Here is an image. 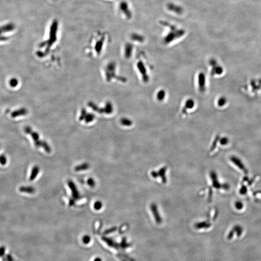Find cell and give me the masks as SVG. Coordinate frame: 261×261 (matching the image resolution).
<instances>
[{"mask_svg":"<svg viewBox=\"0 0 261 261\" xmlns=\"http://www.w3.org/2000/svg\"><path fill=\"white\" fill-rule=\"evenodd\" d=\"M166 97V92L165 90L161 89L158 90L156 95V98L158 101L160 102H163Z\"/></svg>","mask_w":261,"mask_h":261,"instance_id":"7c38bea8","label":"cell"},{"mask_svg":"<svg viewBox=\"0 0 261 261\" xmlns=\"http://www.w3.org/2000/svg\"><path fill=\"white\" fill-rule=\"evenodd\" d=\"M119 8L122 13L127 19H131L133 17V13L130 9L129 3L126 1H122L119 5Z\"/></svg>","mask_w":261,"mask_h":261,"instance_id":"3957f363","label":"cell"},{"mask_svg":"<svg viewBox=\"0 0 261 261\" xmlns=\"http://www.w3.org/2000/svg\"><path fill=\"white\" fill-rule=\"evenodd\" d=\"M69 182V184L70 187L71 188V190L72 191L73 195L74 196L75 199H77L79 198V193H78V191L77 190L76 187L74 184V183H73L72 182Z\"/></svg>","mask_w":261,"mask_h":261,"instance_id":"2e32d148","label":"cell"},{"mask_svg":"<svg viewBox=\"0 0 261 261\" xmlns=\"http://www.w3.org/2000/svg\"><path fill=\"white\" fill-rule=\"evenodd\" d=\"M88 184L91 187H93V186H95V182L92 179H89V180H88Z\"/></svg>","mask_w":261,"mask_h":261,"instance_id":"484cf974","label":"cell"},{"mask_svg":"<svg viewBox=\"0 0 261 261\" xmlns=\"http://www.w3.org/2000/svg\"><path fill=\"white\" fill-rule=\"evenodd\" d=\"M7 163V158L5 155L0 156V164L2 165H5Z\"/></svg>","mask_w":261,"mask_h":261,"instance_id":"ffe728a7","label":"cell"},{"mask_svg":"<svg viewBox=\"0 0 261 261\" xmlns=\"http://www.w3.org/2000/svg\"><path fill=\"white\" fill-rule=\"evenodd\" d=\"M94 261H101V260L100 258H96V259Z\"/></svg>","mask_w":261,"mask_h":261,"instance_id":"83f0119b","label":"cell"},{"mask_svg":"<svg viewBox=\"0 0 261 261\" xmlns=\"http://www.w3.org/2000/svg\"><path fill=\"white\" fill-rule=\"evenodd\" d=\"M24 132L27 134H30L31 137L34 142V144L36 147L38 148H42L45 149L46 152L49 153L51 151L50 147L49 146L46 142L40 140V136L38 133L32 130L30 127L27 126L24 128Z\"/></svg>","mask_w":261,"mask_h":261,"instance_id":"7a4b0ae2","label":"cell"},{"mask_svg":"<svg viewBox=\"0 0 261 261\" xmlns=\"http://www.w3.org/2000/svg\"><path fill=\"white\" fill-rule=\"evenodd\" d=\"M166 8L168 11L176 14L177 15H182L184 13V8L180 5L173 2H169L167 3Z\"/></svg>","mask_w":261,"mask_h":261,"instance_id":"8992f818","label":"cell"},{"mask_svg":"<svg viewBox=\"0 0 261 261\" xmlns=\"http://www.w3.org/2000/svg\"><path fill=\"white\" fill-rule=\"evenodd\" d=\"M136 67L139 72L142 76L143 82H148L149 80V76L148 75L146 67L142 61H138L136 64Z\"/></svg>","mask_w":261,"mask_h":261,"instance_id":"5b68a950","label":"cell"},{"mask_svg":"<svg viewBox=\"0 0 261 261\" xmlns=\"http://www.w3.org/2000/svg\"><path fill=\"white\" fill-rule=\"evenodd\" d=\"M27 113H28V111L25 108H21V109L16 110L15 111H13V113L11 114V116L12 118H15L16 117H20V116L26 115Z\"/></svg>","mask_w":261,"mask_h":261,"instance_id":"4fadbf2b","label":"cell"},{"mask_svg":"<svg viewBox=\"0 0 261 261\" xmlns=\"http://www.w3.org/2000/svg\"><path fill=\"white\" fill-rule=\"evenodd\" d=\"M115 68H116V65L115 64V63L111 62V63H110L109 64H108L107 68L106 69L108 71L105 73L108 80L111 79L114 77V75H115Z\"/></svg>","mask_w":261,"mask_h":261,"instance_id":"ba28073f","label":"cell"},{"mask_svg":"<svg viewBox=\"0 0 261 261\" xmlns=\"http://www.w3.org/2000/svg\"><path fill=\"white\" fill-rule=\"evenodd\" d=\"M9 86H10L11 87H13V88L16 87L18 85V80L15 78L11 79L9 81Z\"/></svg>","mask_w":261,"mask_h":261,"instance_id":"d6986e66","label":"cell"},{"mask_svg":"<svg viewBox=\"0 0 261 261\" xmlns=\"http://www.w3.org/2000/svg\"><path fill=\"white\" fill-rule=\"evenodd\" d=\"M102 203L100 202H96L94 205L95 208L96 210H100V208H102Z\"/></svg>","mask_w":261,"mask_h":261,"instance_id":"cb8c5ba5","label":"cell"},{"mask_svg":"<svg viewBox=\"0 0 261 261\" xmlns=\"http://www.w3.org/2000/svg\"><path fill=\"white\" fill-rule=\"evenodd\" d=\"M5 248L3 247H1L0 248V256H3L5 252Z\"/></svg>","mask_w":261,"mask_h":261,"instance_id":"4316f807","label":"cell"},{"mask_svg":"<svg viewBox=\"0 0 261 261\" xmlns=\"http://www.w3.org/2000/svg\"><path fill=\"white\" fill-rule=\"evenodd\" d=\"M195 106V102L192 98H188L184 103V106L182 109V113L184 114L187 110H190L193 109Z\"/></svg>","mask_w":261,"mask_h":261,"instance_id":"52a82bcc","label":"cell"},{"mask_svg":"<svg viewBox=\"0 0 261 261\" xmlns=\"http://www.w3.org/2000/svg\"><path fill=\"white\" fill-rule=\"evenodd\" d=\"M88 164H83L82 165L77 166L75 168L76 171H81V170L86 169L88 167Z\"/></svg>","mask_w":261,"mask_h":261,"instance_id":"44dd1931","label":"cell"},{"mask_svg":"<svg viewBox=\"0 0 261 261\" xmlns=\"http://www.w3.org/2000/svg\"><path fill=\"white\" fill-rule=\"evenodd\" d=\"M134 48V45L132 43H128L126 44L124 49V55L126 59H129L131 57L133 54Z\"/></svg>","mask_w":261,"mask_h":261,"instance_id":"9c48e42d","label":"cell"},{"mask_svg":"<svg viewBox=\"0 0 261 261\" xmlns=\"http://www.w3.org/2000/svg\"><path fill=\"white\" fill-rule=\"evenodd\" d=\"M19 191L22 192H26V193H33L35 192V189L34 188L32 187H24L22 186L19 189Z\"/></svg>","mask_w":261,"mask_h":261,"instance_id":"e0dca14e","label":"cell"},{"mask_svg":"<svg viewBox=\"0 0 261 261\" xmlns=\"http://www.w3.org/2000/svg\"><path fill=\"white\" fill-rule=\"evenodd\" d=\"M211 73L212 75H221L223 73L224 69L221 65H219L217 64V65H215L214 66L211 67Z\"/></svg>","mask_w":261,"mask_h":261,"instance_id":"30bf717a","label":"cell"},{"mask_svg":"<svg viewBox=\"0 0 261 261\" xmlns=\"http://www.w3.org/2000/svg\"><path fill=\"white\" fill-rule=\"evenodd\" d=\"M209 64H210V66L213 67L215 66V65H217V64H218V62H217L216 60L213 59V58H212L211 59H210V61H209Z\"/></svg>","mask_w":261,"mask_h":261,"instance_id":"7402d4cb","label":"cell"},{"mask_svg":"<svg viewBox=\"0 0 261 261\" xmlns=\"http://www.w3.org/2000/svg\"><path fill=\"white\" fill-rule=\"evenodd\" d=\"M38 172L39 168L38 167L35 166L33 168L31 174V176L30 177V180L31 181L34 180V179H36V177L38 175Z\"/></svg>","mask_w":261,"mask_h":261,"instance_id":"ac0fdd59","label":"cell"},{"mask_svg":"<svg viewBox=\"0 0 261 261\" xmlns=\"http://www.w3.org/2000/svg\"><path fill=\"white\" fill-rule=\"evenodd\" d=\"M206 76L204 72H201L197 75V86L199 92H204L206 90Z\"/></svg>","mask_w":261,"mask_h":261,"instance_id":"277c9868","label":"cell"},{"mask_svg":"<svg viewBox=\"0 0 261 261\" xmlns=\"http://www.w3.org/2000/svg\"><path fill=\"white\" fill-rule=\"evenodd\" d=\"M90 238L89 236H84V238H83V241L84 243L88 244L90 241Z\"/></svg>","mask_w":261,"mask_h":261,"instance_id":"d4e9b609","label":"cell"},{"mask_svg":"<svg viewBox=\"0 0 261 261\" xmlns=\"http://www.w3.org/2000/svg\"><path fill=\"white\" fill-rule=\"evenodd\" d=\"M228 142L229 139L227 137H223V138H221L220 142H221V145H227L228 143Z\"/></svg>","mask_w":261,"mask_h":261,"instance_id":"603a6c76","label":"cell"},{"mask_svg":"<svg viewBox=\"0 0 261 261\" xmlns=\"http://www.w3.org/2000/svg\"><path fill=\"white\" fill-rule=\"evenodd\" d=\"M227 103V99L225 96H220V97L217 99V105L219 108L224 107V106H225Z\"/></svg>","mask_w":261,"mask_h":261,"instance_id":"5bb4252c","label":"cell"},{"mask_svg":"<svg viewBox=\"0 0 261 261\" xmlns=\"http://www.w3.org/2000/svg\"><path fill=\"white\" fill-rule=\"evenodd\" d=\"M131 38L134 41L140 43H143L145 40L144 36L142 34L137 33L132 34L131 35Z\"/></svg>","mask_w":261,"mask_h":261,"instance_id":"8fae6325","label":"cell"},{"mask_svg":"<svg viewBox=\"0 0 261 261\" xmlns=\"http://www.w3.org/2000/svg\"><path fill=\"white\" fill-rule=\"evenodd\" d=\"M161 24L169 29V31L164 36L162 41L164 45H169L176 40L183 37L186 34L184 29L179 28L175 25L165 21H161Z\"/></svg>","mask_w":261,"mask_h":261,"instance_id":"6da1fadb","label":"cell"},{"mask_svg":"<svg viewBox=\"0 0 261 261\" xmlns=\"http://www.w3.org/2000/svg\"><path fill=\"white\" fill-rule=\"evenodd\" d=\"M120 123L122 125L126 127H130L133 125V121L130 119L123 118L120 121Z\"/></svg>","mask_w":261,"mask_h":261,"instance_id":"9a60e30c","label":"cell"}]
</instances>
